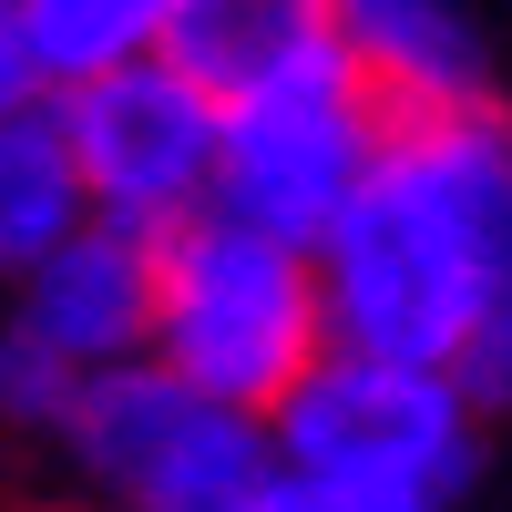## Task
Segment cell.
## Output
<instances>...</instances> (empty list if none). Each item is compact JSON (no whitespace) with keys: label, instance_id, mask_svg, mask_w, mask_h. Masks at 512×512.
Wrapping results in <instances>:
<instances>
[{"label":"cell","instance_id":"1","mask_svg":"<svg viewBox=\"0 0 512 512\" xmlns=\"http://www.w3.org/2000/svg\"><path fill=\"white\" fill-rule=\"evenodd\" d=\"M328 338L451 369L482 420L512 410V113L502 93L390 113L369 175L318 226Z\"/></svg>","mask_w":512,"mask_h":512},{"label":"cell","instance_id":"2","mask_svg":"<svg viewBox=\"0 0 512 512\" xmlns=\"http://www.w3.org/2000/svg\"><path fill=\"white\" fill-rule=\"evenodd\" d=\"M144 349L216 390L236 410L267 420V400L328 349V308H318V256L297 236H267L246 216L195 205L154 236V328Z\"/></svg>","mask_w":512,"mask_h":512},{"label":"cell","instance_id":"3","mask_svg":"<svg viewBox=\"0 0 512 512\" xmlns=\"http://www.w3.org/2000/svg\"><path fill=\"white\" fill-rule=\"evenodd\" d=\"M267 461H287L308 482H359V492H400V502L451 512L482 472V410L431 359L328 338L267 400Z\"/></svg>","mask_w":512,"mask_h":512},{"label":"cell","instance_id":"4","mask_svg":"<svg viewBox=\"0 0 512 512\" xmlns=\"http://www.w3.org/2000/svg\"><path fill=\"white\" fill-rule=\"evenodd\" d=\"M52 451L72 492L103 512H216L267 472V420L134 349L113 369H82L72 410L52 420Z\"/></svg>","mask_w":512,"mask_h":512},{"label":"cell","instance_id":"5","mask_svg":"<svg viewBox=\"0 0 512 512\" xmlns=\"http://www.w3.org/2000/svg\"><path fill=\"white\" fill-rule=\"evenodd\" d=\"M379 134H390V103L369 82L318 52V62H287L267 82L216 103V164H205V205L216 216H246L267 236L318 246V226L349 205V185L369 175Z\"/></svg>","mask_w":512,"mask_h":512},{"label":"cell","instance_id":"6","mask_svg":"<svg viewBox=\"0 0 512 512\" xmlns=\"http://www.w3.org/2000/svg\"><path fill=\"white\" fill-rule=\"evenodd\" d=\"M72 144V175H82V205L103 226H134V236H164L175 216L205 205V164H216V103L164 62V52H134L113 72H82L62 93H41Z\"/></svg>","mask_w":512,"mask_h":512},{"label":"cell","instance_id":"7","mask_svg":"<svg viewBox=\"0 0 512 512\" xmlns=\"http://www.w3.org/2000/svg\"><path fill=\"white\" fill-rule=\"evenodd\" d=\"M0 287H11L0 318L21 338H41V349L72 359V369H113V359H134L144 328H154V236L82 216L62 246H41L31 267H11Z\"/></svg>","mask_w":512,"mask_h":512},{"label":"cell","instance_id":"8","mask_svg":"<svg viewBox=\"0 0 512 512\" xmlns=\"http://www.w3.org/2000/svg\"><path fill=\"white\" fill-rule=\"evenodd\" d=\"M338 21V62L390 113H431V103H472L492 93V52L461 0H328Z\"/></svg>","mask_w":512,"mask_h":512},{"label":"cell","instance_id":"9","mask_svg":"<svg viewBox=\"0 0 512 512\" xmlns=\"http://www.w3.org/2000/svg\"><path fill=\"white\" fill-rule=\"evenodd\" d=\"M154 52L205 103H226V93H246V82H267L287 62L338 52V21H328V0H164Z\"/></svg>","mask_w":512,"mask_h":512},{"label":"cell","instance_id":"10","mask_svg":"<svg viewBox=\"0 0 512 512\" xmlns=\"http://www.w3.org/2000/svg\"><path fill=\"white\" fill-rule=\"evenodd\" d=\"M93 205H82V175H72V144L52 103H21L0 113V277L31 267L41 246H62Z\"/></svg>","mask_w":512,"mask_h":512},{"label":"cell","instance_id":"11","mask_svg":"<svg viewBox=\"0 0 512 512\" xmlns=\"http://www.w3.org/2000/svg\"><path fill=\"white\" fill-rule=\"evenodd\" d=\"M21 21H31L41 82L62 93V82H82V72H113V62L154 52L164 0H21Z\"/></svg>","mask_w":512,"mask_h":512},{"label":"cell","instance_id":"12","mask_svg":"<svg viewBox=\"0 0 512 512\" xmlns=\"http://www.w3.org/2000/svg\"><path fill=\"white\" fill-rule=\"evenodd\" d=\"M72 390H82V369L0 318V441H52V420L72 410Z\"/></svg>","mask_w":512,"mask_h":512},{"label":"cell","instance_id":"13","mask_svg":"<svg viewBox=\"0 0 512 512\" xmlns=\"http://www.w3.org/2000/svg\"><path fill=\"white\" fill-rule=\"evenodd\" d=\"M52 82H41V52H31V21H21V0H0V113H21L41 103Z\"/></svg>","mask_w":512,"mask_h":512},{"label":"cell","instance_id":"14","mask_svg":"<svg viewBox=\"0 0 512 512\" xmlns=\"http://www.w3.org/2000/svg\"><path fill=\"white\" fill-rule=\"evenodd\" d=\"M41 512H103V502H41Z\"/></svg>","mask_w":512,"mask_h":512},{"label":"cell","instance_id":"15","mask_svg":"<svg viewBox=\"0 0 512 512\" xmlns=\"http://www.w3.org/2000/svg\"><path fill=\"white\" fill-rule=\"evenodd\" d=\"M0 512H11V502H0Z\"/></svg>","mask_w":512,"mask_h":512}]
</instances>
